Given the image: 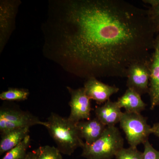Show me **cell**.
<instances>
[{
	"label": "cell",
	"mask_w": 159,
	"mask_h": 159,
	"mask_svg": "<svg viewBox=\"0 0 159 159\" xmlns=\"http://www.w3.org/2000/svg\"><path fill=\"white\" fill-rule=\"evenodd\" d=\"M96 117L106 126H116L119 123L123 112L118 105L117 101H107L101 106L95 109Z\"/></svg>",
	"instance_id": "cell-12"
},
{
	"label": "cell",
	"mask_w": 159,
	"mask_h": 159,
	"mask_svg": "<svg viewBox=\"0 0 159 159\" xmlns=\"http://www.w3.org/2000/svg\"><path fill=\"white\" fill-rule=\"evenodd\" d=\"M124 140L116 126H107L104 133L93 144L84 142L81 156L86 159H112L124 148Z\"/></svg>",
	"instance_id": "cell-3"
},
{
	"label": "cell",
	"mask_w": 159,
	"mask_h": 159,
	"mask_svg": "<svg viewBox=\"0 0 159 159\" xmlns=\"http://www.w3.org/2000/svg\"><path fill=\"white\" fill-rule=\"evenodd\" d=\"M34 151L35 159H62L61 152L57 147L54 146H40Z\"/></svg>",
	"instance_id": "cell-17"
},
{
	"label": "cell",
	"mask_w": 159,
	"mask_h": 159,
	"mask_svg": "<svg viewBox=\"0 0 159 159\" xmlns=\"http://www.w3.org/2000/svg\"><path fill=\"white\" fill-rule=\"evenodd\" d=\"M20 2L1 1L0 2V49L1 52L12 32Z\"/></svg>",
	"instance_id": "cell-8"
},
{
	"label": "cell",
	"mask_w": 159,
	"mask_h": 159,
	"mask_svg": "<svg viewBox=\"0 0 159 159\" xmlns=\"http://www.w3.org/2000/svg\"><path fill=\"white\" fill-rule=\"evenodd\" d=\"M46 127L61 154L70 156L77 148L84 145L77 124L68 118L51 113L46 121Z\"/></svg>",
	"instance_id": "cell-2"
},
{
	"label": "cell",
	"mask_w": 159,
	"mask_h": 159,
	"mask_svg": "<svg viewBox=\"0 0 159 159\" xmlns=\"http://www.w3.org/2000/svg\"><path fill=\"white\" fill-rule=\"evenodd\" d=\"M152 134L159 138V122L154 123L152 126Z\"/></svg>",
	"instance_id": "cell-21"
},
{
	"label": "cell",
	"mask_w": 159,
	"mask_h": 159,
	"mask_svg": "<svg viewBox=\"0 0 159 159\" xmlns=\"http://www.w3.org/2000/svg\"><path fill=\"white\" fill-rule=\"evenodd\" d=\"M29 95L28 90L11 88L0 94V99L7 101H24L28 99Z\"/></svg>",
	"instance_id": "cell-16"
},
{
	"label": "cell",
	"mask_w": 159,
	"mask_h": 159,
	"mask_svg": "<svg viewBox=\"0 0 159 159\" xmlns=\"http://www.w3.org/2000/svg\"><path fill=\"white\" fill-rule=\"evenodd\" d=\"M119 123L129 146L137 147L144 144L152 134V126L147 123V118L141 113L124 112Z\"/></svg>",
	"instance_id": "cell-4"
},
{
	"label": "cell",
	"mask_w": 159,
	"mask_h": 159,
	"mask_svg": "<svg viewBox=\"0 0 159 159\" xmlns=\"http://www.w3.org/2000/svg\"><path fill=\"white\" fill-rule=\"evenodd\" d=\"M83 88L89 98L94 100L99 105L104 104L109 100L111 96L119 90V88L116 86L106 84L95 77L87 79Z\"/></svg>",
	"instance_id": "cell-10"
},
{
	"label": "cell",
	"mask_w": 159,
	"mask_h": 159,
	"mask_svg": "<svg viewBox=\"0 0 159 159\" xmlns=\"http://www.w3.org/2000/svg\"><path fill=\"white\" fill-rule=\"evenodd\" d=\"M55 27V51L72 74L126 77L134 63L150 59L156 34L147 11L123 0L66 2Z\"/></svg>",
	"instance_id": "cell-1"
},
{
	"label": "cell",
	"mask_w": 159,
	"mask_h": 159,
	"mask_svg": "<svg viewBox=\"0 0 159 159\" xmlns=\"http://www.w3.org/2000/svg\"><path fill=\"white\" fill-rule=\"evenodd\" d=\"M47 124L46 122L40 121L37 116L29 112L9 107L1 108L0 110L1 134L36 125L46 127Z\"/></svg>",
	"instance_id": "cell-5"
},
{
	"label": "cell",
	"mask_w": 159,
	"mask_h": 159,
	"mask_svg": "<svg viewBox=\"0 0 159 159\" xmlns=\"http://www.w3.org/2000/svg\"><path fill=\"white\" fill-rule=\"evenodd\" d=\"M150 79L149 94L150 109L159 107V33L155 39L153 52L149 59Z\"/></svg>",
	"instance_id": "cell-9"
},
{
	"label": "cell",
	"mask_w": 159,
	"mask_h": 159,
	"mask_svg": "<svg viewBox=\"0 0 159 159\" xmlns=\"http://www.w3.org/2000/svg\"><path fill=\"white\" fill-rule=\"evenodd\" d=\"M77 126L80 135L84 139L86 144L90 145L102 135L107 126L97 117L77 122Z\"/></svg>",
	"instance_id": "cell-11"
},
{
	"label": "cell",
	"mask_w": 159,
	"mask_h": 159,
	"mask_svg": "<svg viewBox=\"0 0 159 159\" xmlns=\"http://www.w3.org/2000/svg\"><path fill=\"white\" fill-rule=\"evenodd\" d=\"M117 102L121 108L125 109V112L129 113H141L147 106L140 94L129 88H127L123 95L118 98Z\"/></svg>",
	"instance_id": "cell-13"
},
{
	"label": "cell",
	"mask_w": 159,
	"mask_h": 159,
	"mask_svg": "<svg viewBox=\"0 0 159 159\" xmlns=\"http://www.w3.org/2000/svg\"><path fill=\"white\" fill-rule=\"evenodd\" d=\"M31 142L29 135L14 148L5 153L2 159H24Z\"/></svg>",
	"instance_id": "cell-15"
},
{
	"label": "cell",
	"mask_w": 159,
	"mask_h": 159,
	"mask_svg": "<svg viewBox=\"0 0 159 159\" xmlns=\"http://www.w3.org/2000/svg\"><path fill=\"white\" fill-rule=\"evenodd\" d=\"M24 159H35V152L34 151L29 152L27 154L25 157Z\"/></svg>",
	"instance_id": "cell-22"
},
{
	"label": "cell",
	"mask_w": 159,
	"mask_h": 159,
	"mask_svg": "<svg viewBox=\"0 0 159 159\" xmlns=\"http://www.w3.org/2000/svg\"><path fill=\"white\" fill-rule=\"evenodd\" d=\"M144 3L150 5L147 10L148 18L157 34L159 33V0H144Z\"/></svg>",
	"instance_id": "cell-18"
},
{
	"label": "cell",
	"mask_w": 159,
	"mask_h": 159,
	"mask_svg": "<svg viewBox=\"0 0 159 159\" xmlns=\"http://www.w3.org/2000/svg\"><path fill=\"white\" fill-rule=\"evenodd\" d=\"M143 152L136 147L129 146L119 150L115 156L116 159H142Z\"/></svg>",
	"instance_id": "cell-19"
},
{
	"label": "cell",
	"mask_w": 159,
	"mask_h": 159,
	"mask_svg": "<svg viewBox=\"0 0 159 159\" xmlns=\"http://www.w3.org/2000/svg\"><path fill=\"white\" fill-rule=\"evenodd\" d=\"M149 60L134 63L126 74V86L142 96L148 93L150 79Z\"/></svg>",
	"instance_id": "cell-6"
},
{
	"label": "cell",
	"mask_w": 159,
	"mask_h": 159,
	"mask_svg": "<svg viewBox=\"0 0 159 159\" xmlns=\"http://www.w3.org/2000/svg\"><path fill=\"white\" fill-rule=\"evenodd\" d=\"M67 89L71 96L69 102L70 113L68 118L69 120L77 123L80 121L90 119L91 99L86 94L84 88L74 89L67 87Z\"/></svg>",
	"instance_id": "cell-7"
},
{
	"label": "cell",
	"mask_w": 159,
	"mask_h": 159,
	"mask_svg": "<svg viewBox=\"0 0 159 159\" xmlns=\"http://www.w3.org/2000/svg\"><path fill=\"white\" fill-rule=\"evenodd\" d=\"M144 146L142 159H159V151L153 148L148 140L143 144Z\"/></svg>",
	"instance_id": "cell-20"
},
{
	"label": "cell",
	"mask_w": 159,
	"mask_h": 159,
	"mask_svg": "<svg viewBox=\"0 0 159 159\" xmlns=\"http://www.w3.org/2000/svg\"><path fill=\"white\" fill-rule=\"evenodd\" d=\"M30 127L18 129L1 134L0 155L8 152L29 135Z\"/></svg>",
	"instance_id": "cell-14"
}]
</instances>
